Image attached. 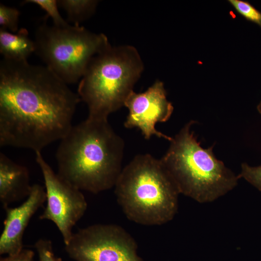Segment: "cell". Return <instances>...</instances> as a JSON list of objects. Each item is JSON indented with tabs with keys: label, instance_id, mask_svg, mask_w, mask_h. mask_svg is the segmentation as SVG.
Here are the masks:
<instances>
[{
	"label": "cell",
	"instance_id": "obj_11",
	"mask_svg": "<svg viewBox=\"0 0 261 261\" xmlns=\"http://www.w3.org/2000/svg\"><path fill=\"white\" fill-rule=\"evenodd\" d=\"M31 187L28 169L0 153V201L3 208L27 198Z\"/></svg>",
	"mask_w": 261,
	"mask_h": 261
},
{
	"label": "cell",
	"instance_id": "obj_4",
	"mask_svg": "<svg viewBox=\"0 0 261 261\" xmlns=\"http://www.w3.org/2000/svg\"><path fill=\"white\" fill-rule=\"evenodd\" d=\"M125 216L137 224L161 225L177 213L179 192L160 159L139 154L124 168L114 186Z\"/></svg>",
	"mask_w": 261,
	"mask_h": 261
},
{
	"label": "cell",
	"instance_id": "obj_19",
	"mask_svg": "<svg viewBox=\"0 0 261 261\" xmlns=\"http://www.w3.org/2000/svg\"><path fill=\"white\" fill-rule=\"evenodd\" d=\"M35 253L29 249H23L19 253L1 258L0 261H34Z\"/></svg>",
	"mask_w": 261,
	"mask_h": 261
},
{
	"label": "cell",
	"instance_id": "obj_10",
	"mask_svg": "<svg viewBox=\"0 0 261 261\" xmlns=\"http://www.w3.org/2000/svg\"><path fill=\"white\" fill-rule=\"evenodd\" d=\"M46 200L45 188L39 184L32 185L26 200L16 207H6L4 228L0 237V254L19 253L23 248V236L29 223Z\"/></svg>",
	"mask_w": 261,
	"mask_h": 261
},
{
	"label": "cell",
	"instance_id": "obj_9",
	"mask_svg": "<svg viewBox=\"0 0 261 261\" xmlns=\"http://www.w3.org/2000/svg\"><path fill=\"white\" fill-rule=\"evenodd\" d=\"M166 95L164 84L160 80H156L144 92L132 91L124 103L129 110L125 127L139 129L145 139L154 135L169 141L171 137L155 128L157 123L169 120L173 112L174 107Z\"/></svg>",
	"mask_w": 261,
	"mask_h": 261
},
{
	"label": "cell",
	"instance_id": "obj_17",
	"mask_svg": "<svg viewBox=\"0 0 261 261\" xmlns=\"http://www.w3.org/2000/svg\"><path fill=\"white\" fill-rule=\"evenodd\" d=\"M240 178H243L247 182L261 191V165L251 166L246 163L241 164Z\"/></svg>",
	"mask_w": 261,
	"mask_h": 261
},
{
	"label": "cell",
	"instance_id": "obj_3",
	"mask_svg": "<svg viewBox=\"0 0 261 261\" xmlns=\"http://www.w3.org/2000/svg\"><path fill=\"white\" fill-rule=\"evenodd\" d=\"M191 120L171 137L160 159L180 194L201 203L213 202L232 190L240 179L217 159L213 146L204 148L197 141Z\"/></svg>",
	"mask_w": 261,
	"mask_h": 261
},
{
	"label": "cell",
	"instance_id": "obj_12",
	"mask_svg": "<svg viewBox=\"0 0 261 261\" xmlns=\"http://www.w3.org/2000/svg\"><path fill=\"white\" fill-rule=\"evenodd\" d=\"M35 51V44L29 35L27 29L21 28L16 33L0 29V53L3 58L27 60Z\"/></svg>",
	"mask_w": 261,
	"mask_h": 261
},
{
	"label": "cell",
	"instance_id": "obj_1",
	"mask_svg": "<svg viewBox=\"0 0 261 261\" xmlns=\"http://www.w3.org/2000/svg\"><path fill=\"white\" fill-rule=\"evenodd\" d=\"M81 101L46 66L3 58L0 62V145L36 152L69 131Z\"/></svg>",
	"mask_w": 261,
	"mask_h": 261
},
{
	"label": "cell",
	"instance_id": "obj_7",
	"mask_svg": "<svg viewBox=\"0 0 261 261\" xmlns=\"http://www.w3.org/2000/svg\"><path fill=\"white\" fill-rule=\"evenodd\" d=\"M133 237L122 227L97 224L73 233L65 250L75 261H143Z\"/></svg>",
	"mask_w": 261,
	"mask_h": 261
},
{
	"label": "cell",
	"instance_id": "obj_2",
	"mask_svg": "<svg viewBox=\"0 0 261 261\" xmlns=\"http://www.w3.org/2000/svg\"><path fill=\"white\" fill-rule=\"evenodd\" d=\"M60 141L59 175L80 190L95 194L114 187L123 169L124 142L108 119L87 117Z\"/></svg>",
	"mask_w": 261,
	"mask_h": 261
},
{
	"label": "cell",
	"instance_id": "obj_20",
	"mask_svg": "<svg viewBox=\"0 0 261 261\" xmlns=\"http://www.w3.org/2000/svg\"><path fill=\"white\" fill-rule=\"evenodd\" d=\"M257 108L259 113L261 115V101L257 105Z\"/></svg>",
	"mask_w": 261,
	"mask_h": 261
},
{
	"label": "cell",
	"instance_id": "obj_5",
	"mask_svg": "<svg viewBox=\"0 0 261 261\" xmlns=\"http://www.w3.org/2000/svg\"><path fill=\"white\" fill-rule=\"evenodd\" d=\"M143 69L138 51L131 45H111L95 55L77 88L81 101L87 105V117L108 119L111 113L124 106Z\"/></svg>",
	"mask_w": 261,
	"mask_h": 261
},
{
	"label": "cell",
	"instance_id": "obj_13",
	"mask_svg": "<svg viewBox=\"0 0 261 261\" xmlns=\"http://www.w3.org/2000/svg\"><path fill=\"white\" fill-rule=\"evenodd\" d=\"M98 1L92 0H58V7L66 12L68 21L73 25L89 17L95 12Z\"/></svg>",
	"mask_w": 261,
	"mask_h": 261
},
{
	"label": "cell",
	"instance_id": "obj_14",
	"mask_svg": "<svg viewBox=\"0 0 261 261\" xmlns=\"http://www.w3.org/2000/svg\"><path fill=\"white\" fill-rule=\"evenodd\" d=\"M20 12L15 8L0 4V29L9 30L12 33L18 31Z\"/></svg>",
	"mask_w": 261,
	"mask_h": 261
},
{
	"label": "cell",
	"instance_id": "obj_15",
	"mask_svg": "<svg viewBox=\"0 0 261 261\" xmlns=\"http://www.w3.org/2000/svg\"><path fill=\"white\" fill-rule=\"evenodd\" d=\"M23 3H31L38 5L46 12L47 17H50L52 18L54 25L65 26L69 24L63 18L59 13L58 5L57 0H27Z\"/></svg>",
	"mask_w": 261,
	"mask_h": 261
},
{
	"label": "cell",
	"instance_id": "obj_16",
	"mask_svg": "<svg viewBox=\"0 0 261 261\" xmlns=\"http://www.w3.org/2000/svg\"><path fill=\"white\" fill-rule=\"evenodd\" d=\"M228 2L243 17L257 25L261 29V12L252 5L242 0H229Z\"/></svg>",
	"mask_w": 261,
	"mask_h": 261
},
{
	"label": "cell",
	"instance_id": "obj_6",
	"mask_svg": "<svg viewBox=\"0 0 261 261\" xmlns=\"http://www.w3.org/2000/svg\"><path fill=\"white\" fill-rule=\"evenodd\" d=\"M37 27L35 53L67 84L79 82L91 59L109 47L107 37L80 25H49Z\"/></svg>",
	"mask_w": 261,
	"mask_h": 261
},
{
	"label": "cell",
	"instance_id": "obj_18",
	"mask_svg": "<svg viewBox=\"0 0 261 261\" xmlns=\"http://www.w3.org/2000/svg\"><path fill=\"white\" fill-rule=\"evenodd\" d=\"M38 256V261H62L54 252L52 242L48 239L41 238L34 245Z\"/></svg>",
	"mask_w": 261,
	"mask_h": 261
},
{
	"label": "cell",
	"instance_id": "obj_8",
	"mask_svg": "<svg viewBox=\"0 0 261 261\" xmlns=\"http://www.w3.org/2000/svg\"><path fill=\"white\" fill-rule=\"evenodd\" d=\"M35 154L46 194V205L39 218L53 222L66 245L72 236L73 227L87 209V202L81 190L55 173L41 152H36Z\"/></svg>",
	"mask_w": 261,
	"mask_h": 261
}]
</instances>
